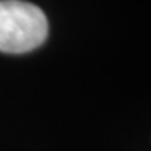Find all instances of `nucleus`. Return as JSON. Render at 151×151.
Instances as JSON below:
<instances>
[{
    "mask_svg": "<svg viewBox=\"0 0 151 151\" xmlns=\"http://www.w3.org/2000/svg\"><path fill=\"white\" fill-rule=\"evenodd\" d=\"M47 17L24 0H0V52L24 54L47 39Z\"/></svg>",
    "mask_w": 151,
    "mask_h": 151,
    "instance_id": "1",
    "label": "nucleus"
}]
</instances>
